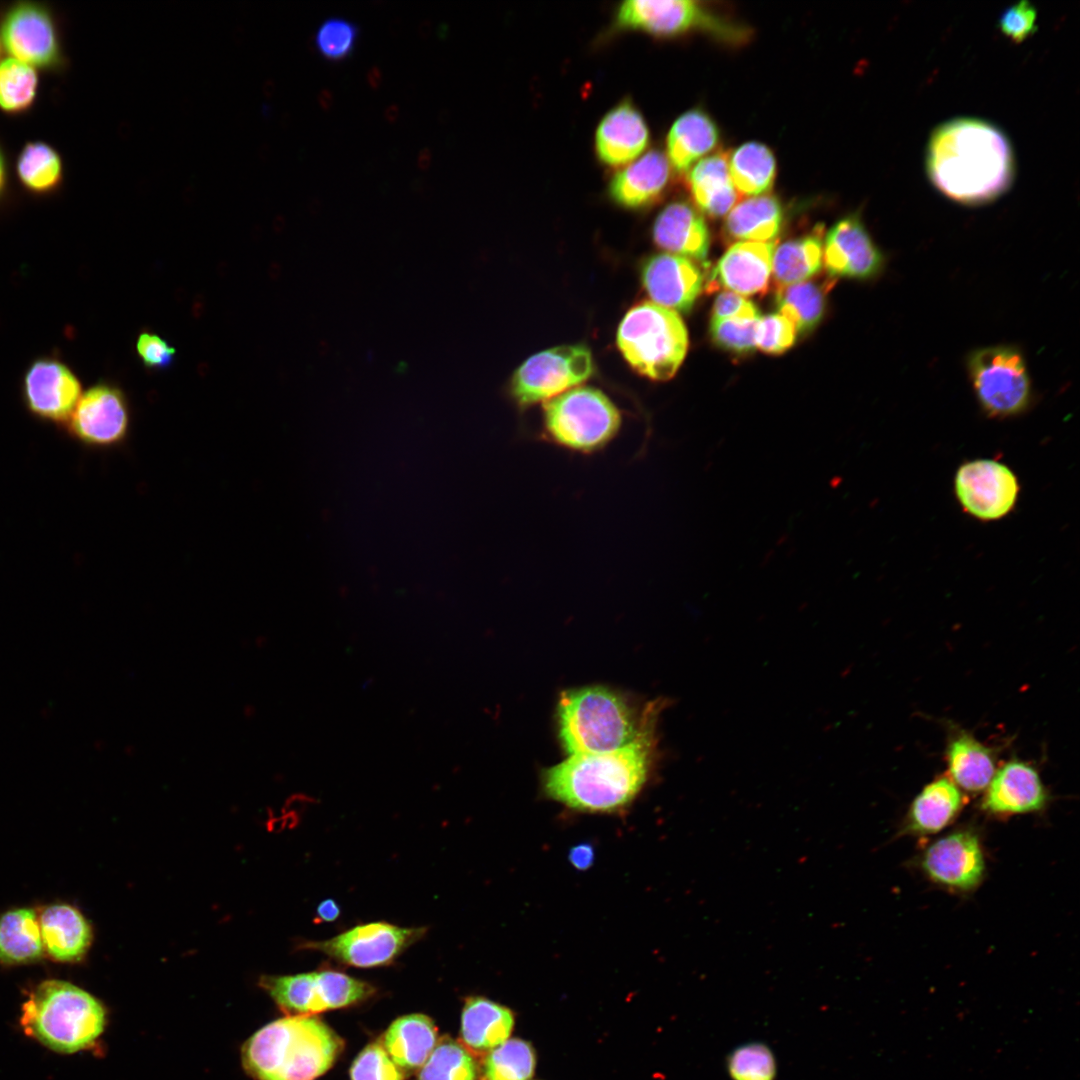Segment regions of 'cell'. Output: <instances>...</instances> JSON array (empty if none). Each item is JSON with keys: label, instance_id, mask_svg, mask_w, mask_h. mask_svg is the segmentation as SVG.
<instances>
[{"label": "cell", "instance_id": "7a4b0ae2", "mask_svg": "<svg viewBox=\"0 0 1080 1080\" xmlns=\"http://www.w3.org/2000/svg\"><path fill=\"white\" fill-rule=\"evenodd\" d=\"M656 721L634 742L619 750L570 755L547 769L543 775L545 793L571 809L584 812L611 813L627 807L647 781Z\"/></svg>", "mask_w": 1080, "mask_h": 1080}, {"label": "cell", "instance_id": "603a6c76", "mask_svg": "<svg viewBox=\"0 0 1080 1080\" xmlns=\"http://www.w3.org/2000/svg\"><path fill=\"white\" fill-rule=\"evenodd\" d=\"M670 178L667 157L651 150L614 175L609 182V196L625 208H643L662 197Z\"/></svg>", "mask_w": 1080, "mask_h": 1080}, {"label": "cell", "instance_id": "d4e9b609", "mask_svg": "<svg viewBox=\"0 0 1080 1080\" xmlns=\"http://www.w3.org/2000/svg\"><path fill=\"white\" fill-rule=\"evenodd\" d=\"M949 779L962 790H985L996 772L997 753L969 731L951 729L945 748Z\"/></svg>", "mask_w": 1080, "mask_h": 1080}, {"label": "cell", "instance_id": "e575fe53", "mask_svg": "<svg viewBox=\"0 0 1080 1080\" xmlns=\"http://www.w3.org/2000/svg\"><path fill=\"white\" fill-rule=\"evenodd\" d=\"M822 265L823 242L819 232L786 241L773 252L772 273L779 286L806 281Z\"/></svg>", "mask_w": 1080, "mask_h": 1080}, {"label": "cell", "instance_id": "9c48e42d", "mask_svg": "<svg viewBox=\"0 0 1080 1080\" xmlns=\"http://www.w3.org/2000/svg\"><path fill=\"white\" fill-rule=\"evenodd\" d=\"M259 984L287 1016H313L353 1005L363 996L359 979L330 969L263 976Z\"/></svg>", "mask_w": 1080, "mask_h": 1080}, {"label": "cell", "instance_id": "ac0fdd59", "mask_svg": "<svg viewBox=\"0 0 1080 1080\" xmlns=\"http://www.w3.org/2000/svg\"><path fill=\"white\" fill-rule=\"evenodd\" d=\"M884 262V255L856 214L840 219L828 231L823 264L831 275L870 279L882 271Z\"/></svg>", "mask_w": 1080, "mask_h": 1080}, {"label": "cell", "instance_id": "f907efd6", "mask_svg": "<svg viewBox=\"0 0 1080 1080\" xmlns=\"http://www.w3.org/2000/svg\"><path fill=\"white\" fill-rule=\"evenodd\" d=\"M316 914V920L331 922L339 917L340 908L334 900L326 899L318 905Z\"/></svg>", "mask_w": 1080, "mask_h": 1080}, {"label": "cell", "instance_id": "9a60e30c", "mask_svg": "<svg viewBox=\"0 0 1080 1080\" xmlns=\"http://www.w3.org/2000/svg\"><path fill=\"white\" fill-rule=\"evenodd\" d=\"M956 496L966 512L984 521L1008 514L1017 501V477L1005 464L977 459L961 465L954 481Z\"/></svg>", "mask_w": 1080, "mask_h": 1080}, {"label": "cell", "instance_id": "1f68e13d", "mask_svg": "<svg viewBox=\"0 0 1080 1080\" xmlns=\"http://www.w3.org/2000/svg\"><path fill=\"white\" fill-rule=\"evenodd\" d=\"M783 208L769 194L748 198L728 213L724 230L728 237L741 241L769 242L780 232Z\"/></svg>", "mask_w": 1080, "mask_h": 1080}, {"label": "cell", "instance_id": "11a10c76", "mask_svg": "<svg viewBox=\"0 0 1080 1080\" xmlns=\"http://www.w3.org/2000/svg\"><path fill=\"white\" fill-rule=\"evenodd\" d=\"M0 49H1V39H0Z\"/></svg>", "mask_w": 1080, "mask_h": 1080}, {"label": "cell", "instance_id": "bcb514c9", "mask_svg": "<svg viewBox=\"0 0 1080 1080\" xmlns=\"http://www.w3.org/2000/svg\"><path fill=\"white\" fill-rule=\"evenodd\" d=\"M1002 33L1015 42H1022L1037 30V10L1026 0L1008 7L999 18Z\"/></svg>", "mask_w": 1080, "mask_h": 1080}, {"label": "cell", "instance_id": "4dcf8cb0", "mask_svg": "<svg viewBox=\"0 0 1080 1080\" xmlns=\"http://www.w3.org/2000/svg\"><path fill=\"white\" fill-rule=\"evenodd\" d=\"M437 1043L433 1021L422 1014H410L396 1019L387 1029L383 1047L392 1061L402 1069L421 1067Z\"/></svg>", "mask_w": 1080, "mask_h": 1080}, {"label": "cell", "instance_id": "484cf974", "mask_svg": "<svg viewBox=\"0 0 1080 1080\" xmlns=\"http://www.w3.org/2000/svg\"><path fill=\"white\" fill-rule=\"evenodd\" d=\"M44 951L61 962H75L84 957L92 941V930L85 917L68 904L45 907L38 917Z\"/></svg>", "mask_w": 1080, "mask_h": 1080}, {"label": "cell", "instance_id": "f546056e", "mask_svg": "<svg viewBox=\"0 0 1080 1080\" xmlns=\"http://www.w3.org/2000/svg\"><path fill=\"white\" fill-rule=\"evenodd\" d=\"M510 1009L484 997L466 999L461 1017V1040L470 1050L483 1053L505 1042L513 1029Z\"/></svg>", "mask_w": 1080, "mask_h": 1080}, {"label": "cell", "instance_id": "74e56055", "mask_svg": "<svg viewBox=\"0 0 1080 1080\" xmlns=\"http://www.w3.org/2000/svg\"><path fill=\"white\" fill-rule=\"evenodd\" d=\"M535 1069L530 1043L513 1038L492 1049L483 1065L484 1080H529Z\"/></svg>", "mask_w": 1080, "mask_h": 1080}, {"label": "cell", "instance_id": "7bdbcfd3", "mask_svg": "<svg viewBox=\"0 0 1080 1080\" xmlns=\"http://www.w3.org/2000/svg\"><path fill=\"white\" fill-rule=\"evenodd\" d=\"M760 318L712 319L710 331L713 341L720 347L736 353H745L756 347V333Z\"/></svg>", "mask_w": 1080, "mask_h": 1080}, {"label": "cell", "instance_id": "ab89813d", "mask_svg": "<svg viewBox=\"0 0 1080 1080\" xmlns=\"http://www.w3.org/2000/svg\"><path fill=\"white\" fill-rule=\"evenodd\" d=\"M37 89L34 67L12 57L0 62V109L14 114L28 110Z\"/></svg>", "mask_w": 1080, "mask_h": 1080}, {"label": "cell", "instance_id": "2e32d148", "mask_svg": "<svg viewBox=\"0 0 1080 1080\" xmlns=\"http://www.w3.org/2000/svg\"><path fill=\"white\" fill-rule=\"evenodd\" d=\"M616 23L622 28L642 30L658 36H675L693 28H704L722 35L739 34L709 14L698 2L691 0L625 1L617 10Z\"/></svg>", "mask_w": 1080, "mask_h": 1080}, {"label": "cell", "instance_id": "8fae6325", "mask_svg": "<svg viewBox=\"0 0 1080 1080\" xmlns=\"http://www.w3.org/2000/svg\"><path fill=\"white\" fill-rule=\"evenodd\" d=\"M426 932V927H400L378 921L359 924L326 940L305 941L300 947L348 966L372 968L390 964Z\"/></svg>", "mask_w": 1080, "mask_h": 1080}, {"label": "cell", "instance_id": "7c38bea8", "mask_svg": "<svg viewBox=\"0 0 1080 1080\" xmlns=\"http://www.w3.org/2000/svg\"><path fill=\"white\" fill-rule=\"evenodd\" d=\"M131 414L128 399L118 386L99 382L85 391L67 423L70 437L91 449H110L126 441Z\"/></svg>", "mask_w": 1080, "mask_h": 1080}, {"label": "cell", "instance_id": "ffe728a7", "mask_svg": "<svg viewBox=\"0 0 1080 1080\" xmlns=\"http://www.w3.org/2000/svg\"><path fill=\"white\" fill-rule=\"evenodd\" d=\"M642 282L654 303L688 312L702 290L703 277L690 259L664 253L645 262Z\"/></svg>", "mask_w": 1080, "mask_h": 1080}, {"label": "cell", "instance_id": "44dd1931", "mask_svg": "<svg viewBox=\"0 0 1080 1080\" xmlns=\"http://www.w3.org/2000/svg\"><path fill=\"white\" fill-rule=\"evenodd\" d=\"M773 242L739 241L718 261L710 286H721L739 295L766 291L772 274Z\"/></svg>", "mask_w": 1080, "mask_h": 1080}, {"label": "cell", "instance_id": "c3c4849f", "mask_svg": "<svg viewBox=\"0 0 1080 1080\" xmlns=\"http://www.w3.org/2000/svg\"><path fill=\"white\" fill-rule=\"evenodd\" d=\"M735 318H760V313L757 307L742 295L724 291L714 301L712 319Z\"/></svg>", "mask_w": 1080, "mask_h": 1080}, {"label": "cell", "instance_id": "e0dca14e", "mask_svg": "<svg viewBox=\"0 0 1080 1080\" xmlns=\"http://www.w3.org/2000/svg\"><path fill=\"white\" fill-rule=\"evenodd\" d=\"M920 864L931 881L960 892L975 889L985 872L979 838L969 830H958L933 842L923 852Z\"/></svg>", "mask_w": 1080, "mask_h": 1080}, {"label": "cell", "instance_id": "cb8c5ba5", "mask_svg": "<svg viewBox=\"0 0 1080 1080\" xmlns=\"http://www.w3.org/2000/svg\"><path fill=\"white\" fill-rule=\"evenodd\" d=\"M655 244L678 256L703 261L706 259L710 236L702 215L689 203L675 201L657 216L653 229Z\"/></svg>", "mask_w": 1080, "mask_h": 1080}, {"label": "cell", "instance_id": "ee69618b", "mask_svg": "<svg viewBox=\"0 0 1080 1080\" xmlns=\"http://www.w3.org/2000/svg\"><path fill=\"white\" fill-rule=\"evenodd\" d=\"M351 1080H404V1074L379 1043L366 1046L350 1069Z\"/></svg>", "mask_w": 1080, "mask_h": 1080}, {"label": "cell", "instance_id": "d590c367", "mask_svg": "<svg viewBox=\"0 0 1080 1080\" xmlns=\"http://www.w3.org/2000/svg\"><path fill=\"white\" fill-rule=\"evenodd\" d=\"M63 168L59 153L41 141L26 143L16 161L18 179L26 190L35 194L55 191L63 180Z\"/></svg>", "mask_w": 1080, "mask_h": 1080}, {"label": "cell", "instance_id": "ba28073f", "mask_svg": "<svg viewBox=\"0 0 1080 1080\" xmlns=\"http://www.w3.org/2000/svg\"><path fill=\"white\" fill-rule=\"evenodd\" d=\"M969 378L982 409L991 417L1023 412L1031 401V381L1021 352L1007 345L979 348L967 361Z\"/></svg>", "mask_w": 1080, "mask_h": 1080}, {"label": "cell", "instance_id": "60d3db41", "mask_svg": "<svg viewBox=\"0 0 1080 1080\" xmlns=\"http://www.w3.org/2000/svg\"><path fill=\"white\" fill-rule=\"evenodd\" d=\"M359 32L357 23L344 17L331 16L318 26L314 44L324 58L340 61L352 54Z\"/></svg>", "mask_w": 1080, "mask_h": 1080}, {"label": "cell", "instance_id": "f35d334b", "mask_svg": "<svg viewBox=\"0 0 1080 1080\" xmlns=\"http://www.w3.org/2000/svg\"><path fill=\"white\" fill-rule=\"evenodd\" d=\"M471 1054L451 1038H442L421 1066L418 1080H476Z\"/></svg>", "mask_w": 1080, "mask_h": 1080}, {"label": "cell", "instance_id": "681fc988", "mask_svg": "<svg viewBox=\"0 0 1080 1080\" xmlns=\"http://www.w3.org/2000/svg\"><path fill=\"white\" fill-rule=\"evenodd\" d=\"M594 856L593 847L587 843H581L572 847L568 854L570 863L577 870L588 869L594 861Z\"/></svg>", "mask_w": 1080, "mask_h": 1080}, {"label": "cell", "instance_id": "8992f818", "mask_svg": "<svg viewBox=\"0 0 1080 1080\" xmlns=\"http://www.w3.org/2000/svg\"><path fill=\"white\" fill-rule=\"evenodd\" d=\"M622 426V414L602 391L574 387L543 404L541 435L564 450L591 455L611 444Z\"/></svg>", "mask_w": 1080, "mask_h": 1080}, {"label": "cell", "instance_id": "6da1fadb", "mask_svg": "<svg viewBox=\"0 0 1080 1080\" xmlns=\"http://www.w3.org/2000/svg\"><path fill=\"white\" fill-rule=\"evenodd\" d=\"M931 183L946 197L967 205L990 202L1011 186L1014 156L1006 135L990 122L956 118L937 126L927 149Z\"/></svg>", "mask_w": 1080, "mask_h": 1080}, {"label": "cell", "instance_id": "7402d4cb", "mask_svg": "<svg viewBox=\"0 0 1080 1080\" xmlns=\"http://www.w3.org/2000/svg\"><path fill=\"white\" fill-rule=\"evenodd\" d=\"M648 143L649 130L645 119L627 100L609 110L595 132L597 157L608 166H621L634 160Z\"/></svg>", "mask_w": 1080, "mask_h": 1080}, {"label": "cell", "instance_id": "d6a6232c", "mask_svg": "<svg viewBox=\"0 0 1080 1080\" xmlns=\"http://www.w3.org/2000/svg\"><path fill=\"white\" fill-rule=\"evenodd\" d=\"M43 953L39 920L33 909L15 908L0 916V962L32 963Z\"/></svg>", "mask_w": 1080, "mask_h": 1080}, {"label": "cell", "instance_id": "4316f807", "mask_svg": "<svg viewBox=\"0 0 1080 1080\" xmlns=\"http://www.w3.org/2000/svg\"><path fill=\"white\" fill-rule=\"evenodd\" d=\"M966 800V796L947 776L935 778L913 799L903 832L930 835L941 831L958 816Z\"/></svg>", "mask_w": 1080, "mask_h": 1080}, {"label": "cell", "instance_id": "8d00e7d4", "mask_svg": "<svg viewBox=\"0 0 1080 1080\" xmlns=\"http://www.w3.org/2000/svg\"><path fill=\"white\" fill-rule=\"evenodd\" d=\"M826 287L812 281L779 286L776 303L779 314L786 317L799 333L812 330L821 320L825 308Z\"/></svg>", "mask_w": 1080, "mask_h": 1080}, {"label": "cell", "instance_id": "db71d44e", "mask_svg": "<svg viewBox=\"0 0 1080 1080\" xmlns=\"http://www.w3.org/2000/svg\"><path fill=\"white\" fill-rule=\"evenodd\" d=\"M258 151H259L260 155H262L263 157H266V153L269 151L268 145L263 144L262 146L259 147Z\"/></svg>", "mask_w": 1080, "mask_h": 1080}, {"label": "cell", "instance_id": "277c9868", "mask_svg": "<svg viewBox=\"0 0 1080 1080\" xmlns=\"http://www.w3.org/2000/svg\"><path fill=\"white\" fill-rule=\"evenodd\" d=\"M658 706L653 704L638 717L630 703L613 690L600 686L567 690L557 710L561 745L570 755L619 750L657 720Z\"/></svg>", "mask_w": 1080, "mask_h": 1080}, {"label": "cell", "instance_id": "3957f363", "mask_svg": "<svg viewBox=\"0 0 1080 1080\" xmlns=\"http://www.w3.org/2000/svg\"><path fill=\"white\" fill-rule=\"evenodd\" d=\"M343 1040L312 1016H287L254 1033L243 1045L245 1070L257 1080H315L334 1064Z\"/></svg>", "mask_w": 1080, "mask_h": 1080}, {"label": "cell", "instance_id": "7dc6e473", "mask_svg": "<svg viewBox=\"0 0 1080 1080\" xmlns=\"http://www.w3.org/2000/svg\"><path fill=\"white\" fill-rule=\"evenodd\" d=\"M137 354L146 368H168L175 359L176 350L158 334L144 331L136 341Z\"/></svg>", "mask_w": 1080, "mask_h": 1080}, {"label": "cell", "instance_id": "f1b7e54d", "mask_svg": "<svg viewBox=\"0 0 1080 1080\" xmlns=\"http://www.w3.org/2000/svg\"><path fill=\"white\" fill-rule=\"evenodd\" d=\"M715 122L702 110L692 109L672 124L666 139L667 159L677 172H685L718 144Z\"/></svg>", "mask_w": 1080, "mask_h": 1080}, {"label": "cell", "instance_id": "30bf717a", "mask_svg": "<svg viewBox=\"0 0 1080 1080\" xmlns=\"http://www.w3.org/2000/svg\"><path fill=\"white\" fill-rule=\"evenodd\" d=\"M593 360L583 345H563L528 358L514 373L511 395L521 408L545 402L588 379Z\"/></svg>", "mask_w": 1080, "mask_h": 1080}, {"label": "cell", "instance_id": "5b68a950", "mask_svg": "<svg viewBox=\"0 0 1080 1080\" xmlns=\"http://www.w3.org/2000/svg\"><path fill=\"white\" fill-rule=\"evenodd\" d=\"M20 1024L44 1046L69 1054L88 1048L101 1035L105 1011L94 996L76 985L46 980L24 1002Z\"/></svg>", "mask_w": 1080, "mask_h": 1080}, {"label": "cell", "instance_id": "5bb4252c", "mask_svg": "<svg viewBox=\"0 0 1080 1080\" xmlns=\"http://www.w3.org/2000/svg\"><path fill=\"white\" fill-rule=\"evenodd\" d=\"M81 395L78 376L57 357L41 356L25 369L22 401L30 415L40 421L64 427Z\"/></svg>", "mask_w": 1080, "mask_h": 1080}, {"label": "cell", "instance_id": "f6af8a7d", "mask_svg": "<svg viewBox=\"0 0 1080 1080\" xmlns=\"http://www.w3.org/2000/svg\"><path fill=\"white\" fill-rule=\"evenodd\" d=\"M796 333L793 324L781 314L760 317L756 333V347L766 353L784 352L793 345Z\"/></svg>", "mask_w": 1080, "mask_h": 1080}, {"label": "cell", "instance_id": "4fadbf2b", "mask_svg": "<svg viewBox=\"0 0 1080 1080\" xmlns=\"http://www.w3.org/2000/svg\"><path fill=\"white\" fill-rule=\"evenodd\" d=\"M0 39L12 58L32 67L53 70L63 64L52 12L38 2L20 1L4 13Z\"/></svg>", "mask_w": 1080, "mask_h": 1080}, {"label": "cell", "instance_id": "836d02e7", "mask_svg": "<svg viewBox=\"0 0 1080 1080\" xmlns=\"http://www.w3.org/2000/svg\"><path fill=\"white\" fill-rule=\"evenodd\" d=\"M731 181L739 194L759 196L773 187L776 160L764 144L747 142L737 147L728 159Z\"/></svg>", "mask_w": 1080, "mask_h": 1080}, {"label": "cell", "instance_id": "b9f144b4", "mask_svg": "<svg viewBox=\"0 0 1080 1080\" xmlns=\"http://www.w3.org/2000/svg\"><path fill=\"white\" fill-rule=\"evenodd\" d=\"M728 1069L734 1080H773L776 1071L772 1052L760 1043L735 1049L728 1059Z\"/></svg>", "mask_w": 1080, "mask_h": 1080}, {"label": "cell", "instance_id": "816d5d0a", "mask_svg": "<svg viewBox=\"0 0 1080 1080\" xmlns=\"http://www.w3.org/2000/svg\"><path fill=\"white\" fill-rule=\"evenodd\" d=\"M7 178H8L7 162H6L4 151L2 150V148L0 146V199H1V197L3 196V194H4L5 190H6Z\"/></svg>", "mask_w": 1080, "mask_h": 1080}, {"label": "cell", "instance_id": "83f0119b", "mask_svg": "<svg viewBox=\"0 0 1080 1080\" xmlns=\"http://www.w3.org/2000/svg\"><path fill=\"white\" fill-rule=\"evenodd\" d=\"M687 186L698 209L713 218L728 214L739 199L723 152L708 155L692 166Z\"/></svg>", "mask_w": 1080, "mask_h": 1080}, {"label": "cell", "instance_id": "d6986e66", "mask_svg": "<svg viewBox=\"0 0 1080 1080\" xmlns=\"http://www.w3.org/2000/svg\"><path fill=\"white\" fill-rule=\"evenodd\" d=\"M985 790L981 808L998 816L1040 811L1048 801L1037 768L1016 757L996 769Z\"/></svg>", "mask_w": 1080, "mask_h": 1080}, {"label": "cell", "instance_id": "f5cc1de1", "mask_svg": "<svg viewBox=\"0 0 1080 1080\" xmlns=\"http://www.w3.org/2000/svg\"><path fill=\"white\" fill-rule=\"evenodd\" d=\"M274 89L273 81L268 79L263 84V90L266 94H271Z\"/></svg>", "mask_w": 1080, "mask_h": 1080}, {"label": "cell", "instance_id": "52a82bcc", "mask_svg": "<svg viewBox=\"0 0 1080 1080\" xmlns=\"http://www.w3.org/2000/svg\"><path fill=\"white\" fill-rule=\"evenodd\" d=\"M617 345L639 374L665 381L674 376L686 355L688 334L674 310L644 301L622 319Z\"/></svg>", "mask_w": 1080, "mask_h": 1080}]
</instances>
